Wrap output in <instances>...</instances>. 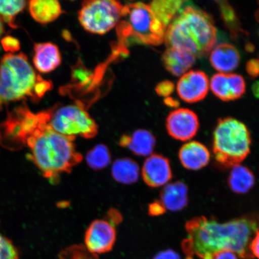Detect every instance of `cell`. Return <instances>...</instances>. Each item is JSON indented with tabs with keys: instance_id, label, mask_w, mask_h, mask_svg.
<instances>
[{
	"instance_id": "ee69618b",
	"label": "cell",
	"mask_w": 259,
	"mask_h": 259,
	"mask_svg": "<svg viewBox=\"0 0 259 259\" xmlns=\"http://www.w3.org/2000/svg\"><path fill=\"white\" fill-rule=\"evenodd\" d=\"M255 18H256L257 20L259 22V11H258L256 14H255Z\"/></svg>"
},
{
	"instance_id": "8992f818",
	"label": "cell",
	"mask_w": 259,
	"mask_h": 259,
	"mask_svg": "<svg viewBox=\"0 0 259 259\" xmlns=\"http://www.w3.org/2000/svg\"><path fill=\"white\" fill-rule=\"evenodd\" d=\"M251 138L244 123L231 117L219 119L213 134L215 159L226 167H234L250 153Z\"/></svg>"
},
{
	"instance_id": "b9f144b4",
	"label": "cell",
	"mask_w": 259,
	"mask_h": 259,
	"mask_svg": "<svg viewBox=\"0 0 259 259\" xmlns=\"http://www.w3.org/2000/svg\"><path fill=\"white\" fill-rule=\"evenodd\" d=\"M3 32H4V27H3V22L0 18V36L3 34Z\"/></svg>"
},
{
	"instance_id": "6da1fadb",
	"label": "cell",
	"mask_w": 259,
	"mask_h": 259,
	"mask_svg": "<svg viewBox=\"0 0 259 259\" xmlns=\"http://www.w3.org/2000/svg\"><path fill=\"white\" fill-rule=\"evenodd\" d=\"M187 236L182 242L186 259H210L222 250L234 252L242 259L254 258L250 250L252 238L259 230V212L219 223L213 218L197 217L186 223Z\"/></svg>"
},
{
	"instance_id": "30bf717a",
	"label": "cell",
	"mask_w": 259,
	"mask_h": 259,
	"mask_svg": "<svg viewBox=\"0 0 259 259\" xmlns=\"http://www.w3.org/2000/svg\"><path fill=\"white\" fill-rule=\"evenodd\" d=\"M115 226L105 220H96L90 225L85 234V247L96 254L111 251L115 244Z\"/></svg>"
},
{
	"instance_id": "484cf974",
	"label": "cell",
	"mask_w": 259,
	"mask_h": 259,
	"mask_svg": "<svg viewBox=\"0 0 259 259\" xmlns=\"http://www.w3.org/2000/svg\"><path fill=\"white\" fill-rule=\"evenodd\" d=\"M23 0H0V15L12 28H16L14 19L26 6Z\"/></svg>"
},
{
	"instance_id": "836d02e7",
	"label": "cell",
	"mask_w": 259,
	"mask_h": 259,
	"mask_svg": "<svg viewBox=\"0 0 259 259\" xmlns=\"http://www.w3.org/2000/svg\"><path fill=\"white\" fill-rule=\"evenodd\" d=\"M166 211V209L160 200H155L150 203L148 207L149 215L151 216H160L164 214Z\"/></svg>"
},
{
	"instance_id": "ba28073f",
	"label": "cell",
	"mask_w": 259,
	"mask_h": 259,
	"mask_svg": "<svg viewBox=\"0 0 259 259\" xmlns=\"http://www.w3.org/2000/svg\"><path fill=\"white\" fill-rule=\"evenodd\" d=\"M123 5L114 0H91L82 3L79 21L91 33L104 34L117 25Z\"/></svg>"
},
{
	"instance_id": "60d3db41",
	"label": "cell",
	"mask_w": 259,
	"mask_h": 259,
	"mask_svg": "<svg viewBox=\"0 0 259 259\" xmlns=\"http://www.w3.org/2000/svg\"><path fill=\"white\" fill-rule=\"evenodd\" d=\"M251 90L255 98L259 99V81H256L252 84Z\"/></svg>"
},
{
	"instance_id": "ab89813d",
	"label": "cell",
	"mask_w": 259,
	"mask_h": 259,
	"mask_svg": "<svg viewBox=\"0 0 259 259\" xmlns=\"http://www.w3.org/2000/svg\"><path fill=\"white\" fill-rule=\"evenodd\" d=\"M165 105L170 108H178L180 106V102L178 100L172 98V97H168L164 99Z\"/></svg>"
},
{
	"instance_id": "1f68e13d",
	"label": "cell",
	"mask_w": 259,
	"mask_h": 259,
	"mask_svg": "<svg viewBox=\"0 0 259 259\" xmlns=\"http://www.w3.org/2000/svg\"><path fill=\"white\" fill-rule=\"evenodd\" d=\"M3 48L10 54L15 53L20 50V43L17 38L12 36H7L2 40Z\"/></svg>"
},
{
	"instance_id": "52a82bcc",
	"label": "cell",
	"mask_w": 259,
	"mask_h": 259,
	"mask_svg": "<svg viewBox=\"0 0 259 259\" xmlns=\"http://www.w3.org/2000/svg\"><path fill=\"white\" fill-rule=\"evenodd\" d=\"M48 123L55 131L67 137L95 138L98 132L96 122L91 117L82 103L54 107L47 111Z\"/></svg>"
},
{
	"instance_id": "d6a6232c",
	"label": "cell",
	"mask_w": 259,
	"mask_h": 259,
	"mask_svg": "<svg viewBox=\"0 0 259 259\" xmlns=\"http://www.w3.org/2000/svg\"><path fill=\"white\" fill-rule=\"evenodd\" d=\"M174 84L169 80L163 81L155 87V92L157 95L165 97H168L171 95L174 92Z\"/></svg>"
},
{
	"instance_id": "d4e9b609",
	"label": "cell",
	"mask_w": 259,
	"mask_h": 259,
	"mask_svg": "<svg viewBox=\"0 0 259 259\" xmlns=\"http://www.w3.org/2000/svg\"><path fill=\"white\" fill-rule=\"evenodd\" d=\"M86 161L89 167L92 169L102 170L111 163V152L105 145H97L88 152Z\"/></svg>"
},
{
	"instance_id": "cb8c5ba5",
	"label": "cell",
	"mask_w": 259,
	"mask_h": 259,
	"mask_svg": "<svg viewBox=\"0 0 259 259\" xmlns=\"http://www.w3.org/2000/svg\"><path fill=\"white\" fill-rule=\"evenodd\" d=\"M186 3L181 0H158L149 6L158 20L167 28Z\"/></svg>"
},
{
	"instance_id": "d590c367",
	"label": "cell",
	"mask_w": 259,
	"mask_h": 259,
	"mask_svg": "<svg viewBox=\"0 0 259 259\" xmlns=\"http://www.w3.org/2000/svg\"><path fill=\"white\" fill-rule=\"evenodd\" d=\"M153 259H181L180 255L177 252L170 249L158 252Z\"/></svg>"
},
{
	"instance_id": "44dd1931",
	"label": "cell",
	"mask_w": 259,
	"mask_h": 259,
	"mask_svg": "<svg viewBox=\"0 0 259 259\" xmlns=\"http://www.w3.org/2000/svg\"><path fill=\"white\" fill-rule=\"evenodd\" d=\"M29 10L34 20L41 24L56 20L62 14L60 3L57 0H32L29 2Z\"/></svg>"
},
{
	"instance_id": "7c38bea8",
	"label": "cell",
	"mask_w": 259,
	"mask_h": 259,
	"mask_svg": "<svg viewBox=\"0 0 259 259\" xmlns=\"http://www.w3.org/2000/svg\"><path fill=\"white\" fill-rule=\"evenodd\" d=\"M106 63L100 64L95 71L90 70L84 66L79 60L75 66L72 67V80L67 87H64L62 92L64 94H72L81 95H86L90 91L96 88L104 75Z\"/></svg>"
},
{
	"instance_id": "3957f363",
	"label": "cell",
	"mask_w": 259,
	"mask_h": 259,
	"mask_svg": "<svg viewBox=\"0 0 259 259\" xmlns=\"http://www.w3.org/2000/svg\"><path fill=\"white\" fill-rule=\"evenodd\" d=\"M164 40L168 48L201 57L214 47L218 31L211 16L189 5L181 9L168 25Z\"/></svg>"
},
{
	"instance_id": "277c9868",
	"label": "cell",
	"mask_w": 259,
	"mask_h": 259,
	"mask_svg": "<svg viewBox=\"0 0 259 259\" xmlns=\"http://www.w3.org/2000/svg\"><path fill=\"white\" fill-rule=\"evenodd\" d=\"M53 88L38 75L25 54H7L0 61V111L3 106L29 97L37 101Z\"/></svg>"
},
{
	"instance_id": "d6986e66",
	"label": "cell",
	"mask_w": 259,
	"mask_h": 259,
	"mask_svg": "<svg viewBox=\"0 0 259 259\" xmlns=\"http://www.w3.org/2000/svg\"><path fill=\"white\" fill-rule=\"evenodd\" d=\"M160 201L166 210L177 212L183 209L189 202L188 187L182 181L167 184L160 193Z\"/></svg>"
},
{
	"instance_id": "5bb4252c",
	"label": "cell",
	"mask_w": 259,
	"mask_h": 259,
	"mask_svg": "<svg viewBox=\"0 0 259 259\" xmlns=\"http://www.w3.org/2000/svg\"><path fill=\"white\" fill-rule=\"evenodd\" d=\"M142 176L147 186L152 188L166 185L172 178L170 161L161 154H152L144 162Z\"/></svg>"
},
{
	"instance_id": "f35d334b",
	"label": "cell",
	"mask_w": 259,
	"mask_h": 259,
	"mask_svg": "<svg viewBox=\"0 0 259 259\" xmlns=\"http://www.w3.org/2000/svg\"><path fill=\"white\" fill-rule=\"evenodd\" d=\"M107 221L109 222L113 226L119 224L122 220V216L121 213L118 210L115 209H111L108 212V217H107Z\"/></svg>"
},
{
	"instance_id": "f546056e",
	"label": "cell",
	"mask_w": 259,
	"mask_h": 259,
	"mask_svg": "<svg viewBox=\"0 0 259 259\" xmlns=\"http://www.w3.org/2000/svg\"><path fill=\"white\" fill-rule=\"evenodd\" d=\"M232 100H237L244 95L246 84L244 77L238 74H228Z\"/></svg>"
},
{
	"instance_id": "ffe728a7",
	"label": "cell",
	"mask_w": 259,
	"mask_h": 259,
	"mask_svg": "<svg viewBox=\"0 0 259 259\" xmlns=\"http://www.w3.org/2000/svg\"><path fill=\"white\" fill-rule=\"evenodd\" d=\"M194 55L176 49L168 48L163 56L164 66L175 76H183L196 61Z\"/></svg>"
},
{
	"instance_id": "9a60e30c",
	"label": "cell",
	"mask_w": 259,
	"mask_h": 259,
	"mask_svg": "<svg viewBox=\"0 0 259 259\" xmlns=\"http://www.w3.org/2000/svg\"><path fill=\"white\" fill-rule=\"evenodd\" d=\"M178 156L183 167L191 170L202 169L209 163L210 158L208 149L197 141L184 144L181 148Z\"/></svg>"
},
{
	"instance_id": "4dcf8cb0",
	"label": "cell",
	"mask_w": 259,
	"mask_h": 259,
	"mask_svg": "<svg viewBox=\"0 0 259 259\" xmlns=\"http://www.w3.org/2000/svg\"><path fill=\"white\" fill-rule=\"evenodd\" d=\"M18 249L11 240L0 234V259H19Z\"/></svg>"
},
{
	"instance_id": "7a4b0ae2",
	"label": "cell",
	"mask_w": 259,
	"mask_h": 259,
	"mask_svg": "<svg viewBox=\"0 0 259 259\" xmlns=\"http://www.w3.org/2000/svg\"><path fill=\"white\" fill-rule=\"evenodd\" d=\"M47 111L38 113L39 123L25 142L30 149L28 158L43 176L52 183L58 182L61 174L70 173L82 160L74 143L76 137L58 134L48 123Z\"/></svg>"
},
{
	"instance_id": "2e32d148",
	"label": "cell",
	"mask_w": 259,
	"mask_h": 259,
	"mask_svg": "<svg viewBox=\"0 0 259 259\" xmlns=\"http://www.w3.org/2000/svg\"><path fill=\"white\" fill-rule=\"evenodd\" d=\"M209 60L212 66L221 73H228L237 69L241 57L235 47L228 44L218 45L210 53Z\"/></svg>"
},
{
	"instance_id": "4fadbf2b",
	"label": "cell",
	"mask_w": 259,
	"mask_h": 259,
	"mask_svg": "<svg viewBox=\"0 0 259 259\" xmlns=\"http://www.w3.org/2000/svg\"><path fill=\"white\" fill-rule=\"evenodd\" d=\"M208 76L200 70H190L178 80L177 93L184 102L194 103L205 99L208 93Z\"/></svg>"
},
{
	"instance_id": "ac0fdd59",
	"label": "cell",
	"mask_w": 259,
	"mask_h": 259,
	"mask_svg": "<svg viewBox=\"0 0 259 259\" xmlns=\"http://www.w3.org/2000/svg\"><path fill=\"white\" fill-rule=\"evenodd\" d=\"M155 144L154 136L147 130H138L132 136L123 135L119 140L121 147H127L139 156H147L153 153Z\"/></svg>"
},
{
	"instance_id": "74e56055",
	"label": "cell",
	"mask_w": 259,
	"mask_h": 259,
	"mask_svg": "<svg viewBox=\"0 0 259 259\" xmlns=\"http://www.w3.org/2000/svg\"><path fill=\"white\" fill-rule=\"evenodd\" d=\"M210 259H238L234 252L230 250H222L213 254Z\"/></svg>"
},
{
	"instance_id": "7402d4cb",
	"label": "cell",
	"mask_w": 259,
	"mask_h": 259,
	"mask_svg": "<svg viewBox=\"0 0 259 259\" xmlns=\"http://www.w3.org/2000/svg\"><path fill=\"white\" fill-rule=\"evenodd\" d=\"M255 177L248 167L238 164L232 167L228 178V184L233 192L245 194L254 187Z\"/></svg>"
},
{
	"instance_id": "9c48e42d",
	"label": "cell",
	"mask_w": 259,
	"mask_h": 259,
	"mask_svg": "<svg viewBox=\"0 0 259 259\" xmlns=\"http://www.w3.org/2000/svg\"><path fill=\"white\" fill-rule=\"evenodd\" d=\"M39 120L38 113L34 114L22 103L10 112L0 125V143L9 150L24 147L26 139L37 127Z\"/></svg>"
},
{
	"instance_id": "f1b7e54d",
	"label": "cell",
	"mask_w": 259,
	"mask_h": 259,
	"mask_svg": "<svg viewBox=\"0 0 259 259\" xmlns=\"http://www.w3.org/2000/svg\"><path fill=\"white\" fill-rule=\"evenodd\" d=\"M218 3L222 17L225 24L232 32L238 31L239 29V20L234 8L228 2L225 1L217 2Z\"/></svg>"
},
{
	"instance_id": "4316f807",
	"label": "cell",
	"mask_w": 259,
	"mask_h": 259,
	"mask_svg": "<svg viewBox=\"0 0 259 259\" xmlns=\"http://www.w3.org/2000/svg\"><path fill=\"white\" fill-rule=\"evenodd\" d=\"M210 87L214 95L223 101L228 102L233 100L228 74H215L210 79Z\"/></svg>"
},
{
	"instance_id": "8d00e7d4",
	"label": "cell",
	"mask_w": 259,
	"mask_h": 259,
	"mask_svg": "<svg viewBox=\"0 0 259 259\" xmlns=\"http://www.w3.org/2000/svg\"><path fill=\"white\" fill-rule=\"evenodd\" d=\"M250 250L254 258L259 259V230L252 239L250 244Z\"/></svg>"
},
{
	"instance_id": "7bdbcfd3",
	"label": "cell",
	"mask_w": 259,
	"mask_h": 259,
	"mask_svg": "<svg viewBox=\"0 0 259 259\" xmlns=\"http://www.w3.org/2000/svg\"><path fill=\"white\" fill-rule=\"evenodd\" d=\"M254 48V47L252 46L251 44H248V45H247V47H246V50H247L248 52L253 51Z\"/></svg>"
},
{
	"instance_id": "e575fe53",
	"label": "cell",
	"mask_w": 259,
	"mask_h": 259,
	"mask_svg": "<svg viewBox=\"0 0 259 259\" xmlns=\"http://www.w3.org/2000/svg\"><path fill=\"white\" fill-rule=\"evenodd\" d=\"M246 71L249 76L252 78H255L259 76V59L249 60L246 64Z\"/></svg>"
},
{
	"instance_id": "e0dca14e",
	"label": "cell",
	"mask_w": 259,
	"mask_h": 259,
	"mask_svg": "<svg viewBox=\"0 0 259 259\" xmlns=\"http://www.w3.org/2000/svg\"><path fill=\"white\" fill-rule=\"evenodd\" d=\"M33 63L38 72L48 73L56 69L61 63L59 49L51 43L35 44Z\"/></svg>"
},
{
	"instance_id": "603a6c76",
	"label": "cell",
	"mask_w": 259,
	"mask_h": 259,
	"mask_svg": "<svg viewBox=\"0 0 259 259\" xmlns=\"http://www.w3.org/2000/svg\"><path fill=\"white\" fill-rule=\"evenodd\" d=\"M112 176L116 182L124 184H134L139 178V165L131 158H119L112 165Z\"/></svg>"
},
{
	"instance_id": "5b68a950",
	"label": "cell",
	"mask_w": 259,
	"mask_h": 259,
	"mask_svg": "<svg viewBox=\"0 0 259 259\" xmlns=\"http://www.w3.org/2000/svg\"><path fill=\"white\" fill-rule=\"evenodd\" d=\"M116 27L118 38L116 47L124 52L131 44L161 45L167 29L153 14L150 6L141 2L123 6L120 20Z\"/></svg>"
},
{
	"instance_id": "83f0119b",
	"label": "cell",
	"mask_w": 259,
	"mask_h": 259,
	"mask_svg": "<svg viewBox=\"0 0 259 259\" xmlns=\"http://www.w3.org/2000/svg\"><path fill=\"white\" fill-rule=\"evenodd\" d=\"M60 259H99L98 255L91 252L85 245H73L60 252Z\"/></svg>"
},
{
	"instance_id": "8fae6325",
	"label": "cell",
	"mask_w": 259,
	"mask_h": 259,
	"mask_svg": "<svg viewBox=\"0 0 259 259\" xmlns=\"http://www.w3.org/2000/svg\"><path fill=\"white\" fill-rule=\"evenodd\" d=\"M198 116L192 110L180 108L167 116L166 127L171 138L187 141L195 137L199 128Z\"/></svg>"
}]
</instances>
